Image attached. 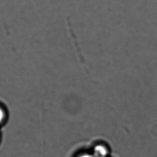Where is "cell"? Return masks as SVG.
Here are the masks:
<instances>
[{
    "label": "cell",
    "instance_id": "6da1fadb",
    "mask_svg": "<svg viewBox=\"0 0 157 157\" xmlns=\"http://www.w3.org/2000/svg\"><path fill=\"white\" fill-rule=\"evenodd\" d=\"M108 150L105 147L102 145H98L93 149L94 157H106Z\"/></svg>",
    "mask_w": 157,
    "mask_h": 157
},
{
    "label": "cell",
    "instance_id": "7a4b0ae2",
    "mask_svg": "<svg viewBox=\"0 0 157 157\" xmlns=\"http://www.w3.org/2000/svg\"><path fill=\"white\" fill-rule=\"evenodd\" d=\"M4 117V113L3 110L0 108V123L3 120Z\"/></svg>",
    "mask_w": 157,
    "mask_h": 157
},
{
    "label": "cell",
    "instance_id": "3957f363",
    "mask_svg": "<svg viewBox=\"0 0 157 157\" xmlns=\"http://www.w3.org/2000/svg\"><path fill=\"white\" fill-rule=\"evenodd\" d=\"M79 157H94V156L90 154H83L80 155Z\"/></svg>",
    "mask_w": 157,
    "mask_h": 157
}]
</instances>
